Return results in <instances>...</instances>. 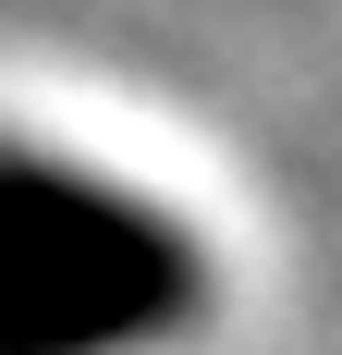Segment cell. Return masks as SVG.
<instances>
[{
  "mask_svg": "<svg viewBox=\"0 0 342 355\" xmlns=\"http://www.w3.org/2000/svg\"><path fill=\"white\" fill-rule=\"evenodd\" d=\"M183 294V245L147 209L62 172H0V355H98L159 331Z\"/></svg>",
  "mask_w": 342,
  "mask_h": 355,
  "instance_id": "1",
  "label": "cell"
}]
</instances>
